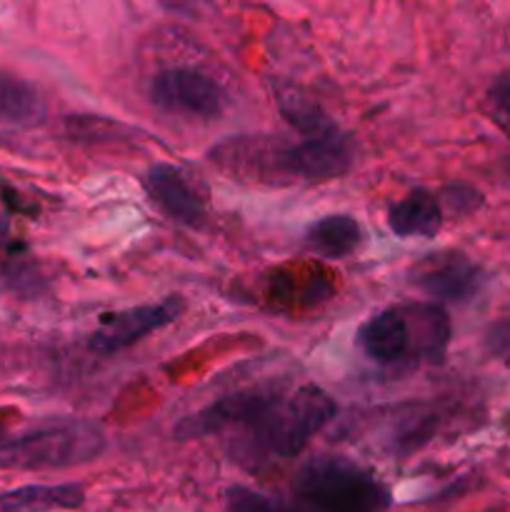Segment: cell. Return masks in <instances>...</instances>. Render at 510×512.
<instances>
[{
    "label": "cell",
    "mask_w": 510,
    "mask_h": 512,
    "mask_svg": "<svg viewBox=\"0 0 510 512\" xmlns=\"http://www.w3.org/2000/svg\"><path fill=\"white\" fill-rule=\"evenodd\" d=\"M393 495L355 460L320 455L295 475L288 493H260L245 485L225 490L230 512H388Z\"/></svg>",
    "instance_id": "obj_1"
},
{
    "label": "cell",
    "mask_w": 510,
    "mask_h": 512,
    "mask_svg": "<svg viewBox=\"0 0 510 512\" xmlns=\"http://www.w3.org/2000/svg\"><path fill=\"white\" fill-rule=\"evenodd\" d=\"M213 163L230 173L255 175V180H323L340 178L353 165V138L335 125L318 135L288 138H230L210 153Z\"/></svg>",
    "instance_id": "obj_2"
},
{
    "label": "cell",
    "mask_w": 510,
    "mask_h": 512,
    "mask_svg": "<svg viewBox=\"0 0 510 512\" xmlns=\"http://www.w3.org/2000/svg\"><path fill=\"white\" fill-rule=\"evenodd\" d=\"M338 405L318 385H300L293 393L275 390L243 425L233 443V458L253 465L298 458L305 445L330 423Z\"/></svg>",
    "instance_id": "obj_3"
},
{
    "label": "cell",
    "mask_w": 510,
    "mask_h": 512,
    "mask_svg": "<svg viewBox=\"0 0 510 512\" xmlns=\"http://www.w3.org/2000/svg\"><path fill=\"white\" fill-rule=\"evenodd\" d=\"M450 343V318L435 303H408L370 315L358 328V345L380 365L405 360L438 363Z\"/></svg>",
    "instance_id": "obj_4"
},
{
    "label": "cell",
    "mask_w": 510,
    "mask_h": 512,
    "mask_svg": "<svg viewBox=\"0 0 510 512\" xmlns=\"http://www.w3.org/2000/svg\"><path fill=\"white\" fill-rule=\"evenodd\" d=\"M108 448L103 428L93 420L45 425L0 445V468L60 470L98 460Z\"/></svg>",
    "instance_id": "obj_5"
},
{
    "label": "cell",
    "mask_w": 510,
    "mask_h": 512,
    "mask_svg": "<svg viewBox=\"0 0 510 512\" xmlns=\"http://www.w3.org/2000/svg\"><path fill=\"white\" fill-rule=\"evenodd\" d=\"M148 95L160 110L190 118H215L225 108L223 88L195 68L160 70L150 80Z\"/></svg>",
    "instance_id": "obj_6"
},
{
    "label": "cell",
    "mask_w": 510,
    "mask_h": 512,
    "mask_svg": "<svg viewBox=\"0 0 510 512\" xmlns=\"http://www.w3.org/2000/svg\"><path fill=\"white\" fill-rule=\"evenodd\" d=\"M183 308V298L173 295V298H165L160 303L138 305V308L103 315L98 330L90 335V350L98 355L120 353V350L143 340L145 335L168 328L170 323H175L183 315Z\"/></svg>",
    "instance_id": "obj_7"
},
{
    "label": "cell",
    "mask_w": 510,
    "mask_h": 512,
    "mask_svg": "<svg viewBox=\"0 0 510 512\" xmlns=\"http://www.w3.org/2000/svg\"><path fill=\"white\" fill-rule=\"evenodd\" d=\"M278 390V385H255V388L238 390L225 398L215 400V403L205 405V408L195 410V413L185 415L173 430L175 440H198L208 438V435L225 433L238 425H243L270 395Z\"/></svg>",
    "instance_id": "obj_8"
},
{
    "label": "cell",
    "mask_w": 510,
    "mask_h": 512,
    "mask_svg": "<svg viewBox=\"0 0 510 512\" xmlns=\"http://www.w3.org/2000/svg\"><path fill=\"white\" fill-rule=\"evenodd\" d=\"M415 285L438 303H465L485 283L483 270L463 253H440L425 260L415 273Z\"/></svg>",
    "instance_id": "obj_9"
},
{
    "label": "cell",
    "mask_w": 510,
    "mask_h": 512,
    "mask_svg": "<svg viewBox=\"0 0 510 512\" xmlns=\"http://www.w3.org/2000/svg\"><path fill=\"white\" fill-rule=\"evenodd\" d=\"M143 185L153 203H158L163 213L178 220L180 225L200 228L205 223V203L180 168L170 163L150 165L145 170Z\"/></svg>",
    "instance_id": "obj_10"
},
{
    "label": "cell",
    "mask_w": 510,
    "mask_h": 512,
    "mask_svg": "<svg viewBox=\"0 0 510 512\" xmlns=\"http://www.w3.org/2000/svg\"><path fill=\"white\" fill-rule=\"evenodd\" d=\"M388 225L398 238H435L443 228L440 200L430 190L415 188L390 205Z\"/></svg>",
    "instance_id": "obj_11"
},
{
    "label": "cell",
    "mask_w": 510,
    "mask_h": 512,
    "mask_svg": "<svg viewBox=\"0 0 510 512\" xmlns=\"http://www.w3.org/2000/svg\"><path fill=\"white\" fill-rule=\"evenodd\" d=\"M85 490L78 483L23 485L0 493V512H53L80 508Z\"/></svg>",
    "instance_id": "obj_12"
},
{
    "label": "cell",
    "mask_w": 510,
    "mask_h": 512,
    "mask_svg": "<svg viewBox=\"0 0 510 512\" xmlns=\"http://www.w3.org/2000/svg\"><path fill=\"white\" fill-rule=\"evenodd\" d=\"M360 240H363V230H360L358 220L350 215H325V218L315 220L305 233V245L315 255L328 260L353 255L360 248Z\"/></svg>",
    "instance_id": "obj_13"
},
{
    "label": "cell",
    "mask_w": 510,
    "mask_h": 512,
    "mask_svg": "<svg viewBox=\"0 0 510 512\" xmlns=\"http://www.w3.org/2000/svg\"><path fill=\"white\" fill-rule=\"evenodd\" d=\"M43 115L45 103L35 85L10 73H0V125L28 128L40 123Z\"/></svg>",
    "instance_id": "obj_14"
},
{
    "label": "cell",
    "mask_w": 510,
    "mask_h": 512,
    "mask_svg": "<svg viewBox=\"0 0 510 512\" xmlns=\"http://www.w3.org/2000/svg\"><path fill=\"white\" fill-rule=\"evenodd\" d=\"M445 203L453 210H458V213H468V210H473L480 203V195L473 188H468V185H450L445 190Z\"/></svg>",
    "instance_id": "obj_15"
},
{
    "label": "cell",
    "mask_w": 510,
    "mask_h": 512,
    "mask_svg": "<svg viewBox=\"0 0 510 512\" xmlns=\"http://www.w3.org/2000/svg\"><path fill=\"white\" fill-rule=\"evenodd\" d=\"M493 105L495 110H498L503 125L510 128V75H503V78L493 85Z\"/></svg>",
    "instance_id": "obj_16"
}]
</instances>
